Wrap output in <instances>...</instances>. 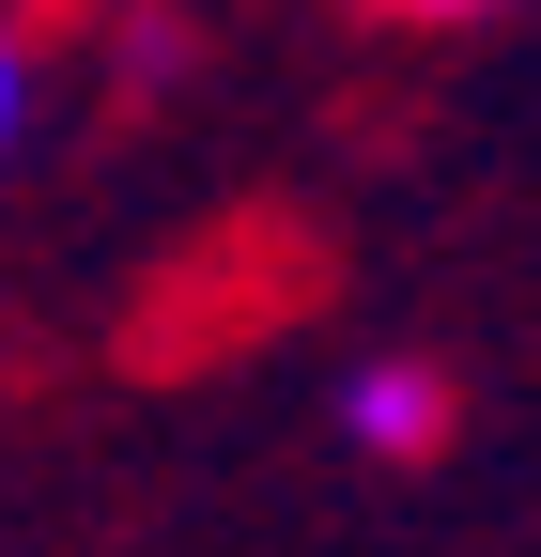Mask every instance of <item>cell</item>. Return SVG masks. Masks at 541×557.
I'll use <instances>...</instances> for the list:
<instances>
[{
  "instance_id": "1",
  "label": "cell",
  "mask_w": 541,
  "mask_h": 557,
  "mask_svg": "<svg viewBox=\"0 0 541 557\" xmlns=\"http://www.w3.org/2000/svg\"><path fill=\"white\" fill-rule=\"evenodd\" d=\"M341 434H356L372 465H418V449L449 434V372H433V357H356V372H341Z\"/></svg>"
},
{
  "instance_id": "2",
  "label": "cell",
  "mask_w": 541,
  "mask_h": 557,
  "mask_svg": "<svg viewBox=\"0 0 541 557\" xmlns=\"http://www.w3.org/2000/svg\"><path fill=\"white\" fill-rule=\"evenodd\" d=\"M16 139H32V32L0 16V171H16Z\"/></svg>"
},
{
  "instance_id": "3",
  "label": "cell",
  "mask_w": 541,
  "mask_h": 557,
  "mask_svg": "<svg viewBox=\"0 0 541 557\" xmlns=\"http://www.w3.org/2000/svg\"><path fill=\"white\" fill-rule=\"evenodd\" d=\"M372 16H402V32H464V16H495V0H372Z\"/></svg>"
}]
</instances>
